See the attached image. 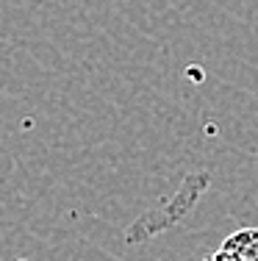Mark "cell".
I'll return each mask as SVG.
<instances>
[{"label": "cell", "mask_w": 258, "mask_h": 261, "mask_svg": "<svg viewBox=\"0 0 258 261\" xmlns=\"http://www.w3.org/2000/svg\"><path fill=\"white\" fill-rule=\"evenodd\" d=\"M214 256L219 261H258V228L231 233Z\"/></svg>", "instance_id": "1"}, {"label": "cell", "mask_w": 258, "mask_h": 261, "mask_svg": "<svg viewBox=\"0 0 258 261\" xmlns=\"http://www.w3.org/2000/svg\"><path fill=\"white\" fill-rule=\"evenodd\" d=\"M208 261H219V258H217V256H211V258H208Z\"/></svg>", "instance_id": "2"}]
</instances>
